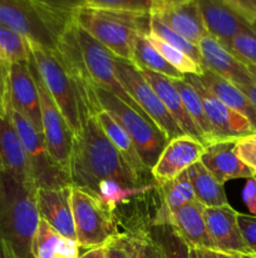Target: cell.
<instances>
[{
    "label": "cell",
    "instance_id": "1",
    "mask_svg": "<svg viewBox=\"0 0 256 258\" xmlns=\"http://www.w3.org/2000/svg\"><path fill=\"white\" fill-rule=\"evenodd\" d=\"M69 180L73 186L92 196L98 184L107 180L127 188H148L105 136L94 113L85 116L79 134L74 138Z\"/></svg>",
    "mask_w": 256,
    "mask_h": 258
},
{
    "label": "cell",
    "instance_id": "19",
    "mask_svg": "<svg viewBox=\"0 0 256 258\" xmlns=\"http://www.w3.org/2000/svg\"><path fill=\"white\" fill-rule=\"evenodd\" d=\"M40 218L65 238L77 241L72 211V185L59 189H38Z\"/></svg>",
    "mask_w": 256,
    "mask_h": 258
},
{
    "label": "cell",
    "instance_id": "29",
    "mask_svg": "<svg viewBox=\"0 0 256 258\" xmlns=\"http://www.w3.org/2000/svg\"><path fill=\"white\" fill-rule=\"evenodd\" d=\"M133 63L138 68H145L152 72L160 73L173 80H182L183 75L173 68L155 47L148 42L147 35H138L135 42L133 49Z\"/></svg>",
    "mask_w": 256,
    "mask_h": 258
},
{
    "label": "cell",
    "instance_id": "21",
    "mask_svg": "<svg viewBox=\"0 0 256 258\" xmlns=\"http://www.w3.org/2000/svg\"><path fill=\"white\" fill-rule=\"evenodd\" d=\"M203 211L205 207L197 201L190 202L172 212L161 223L171 224L191 248L215 249L206 228Z\"/></svg>",
    "mask_w": 256,
    "mask_h": 258
},
{
    "label": "cell",
    "instance_id": "50",
    "mask_svg": "<svg viewBox=\"0 0 256 258\" xmlns=\"http://www.w3.org/2000/svg\"><path fill=\"white\" fill-rule=\"evenodd\" d=\"M247 139H248V140L253 141V143H255V144H256V133H255V134H252V135L247 136Z\"/></svg>",
    "mask_w": 256,
    "mask_h": 258
},
{
    "label": "cell",
    "instance_id": "9",
    "mask_svg": "<svg viewBox=\"0 0 256 258\" xmlns=\"http://www.w3.org/2000/svg\"><path fill=\"white\" fill-rule=\"evenodd\" d=\"M115 76L130 97L137 103L141 110L160 127L168 141L185 135L180 126L176 123L163 103L156 95L155 90L146 81L140 68L132 60L115 57Z\"/></svg>",
    "mask_w": 256,
    "mask_h": 258
},
{
    "label": "cell",
    "instance_id": "37",
    "mask_svg": "<svg viewBox=\"0 0 256 258\" xmlns=\"http://www.w3.org/2000/svg\"><path fill=\"white\" fill-rule=\"evenodd\" d=\"M237 223L246 244L256 253V216L237 213Z\"/></svg>",
    "mask_w": 256,
    "mask_h": 258
},
{
    "label": "cell",
    "instance_id": "31",
    "mask_svg": "<svg viewBox=\"0 0 256 258\" xmlns=\"http://www.w3.org/2000/svg\"><path fill=\"white\" fill-rule=\"evenodd\" d=\"M30 58L28 40L13 30L0 27V63L28 62Z\"/></svg>",
    "mask_w": 256,
    "mask_h": 258
},
{
    "label": "cell",
    "instance_id": "14",
    "mask_svg": "<svg viewBox=\"0 0 256 258\" xmlns=\"http://www.w3.org/2000/svg\"><path fill=\"white\" fill-rule=\"evenodd\" d=\"M9 105L42 131L39 93L28 62L9 64Z\"/></svg>",
    "mask_w": 256,
    "mask_h": 258
},
{
    "label": "cell",
    "instance_id": "26",
    "mask_svg": "<svg viewBox=\"0 0 256 258\" xmlns=\"http://www.w3.org/2000/svg\"><path fill=\"white\" fill-rule=\"evenodd\" d=\"M186 171L192 184L196 201L198 203H201L206 208L227 204L223 184L218 183L201 161L191 165Z\"/></svg>",
    "mask_w": 256,
    "mask_h": 258
},
{
    "label": "cell",
    "instance_id": "30",
    "mask_svg": "<svg viewBox=\"0 0 256 258\" xmlns=\"http://www.w3.org/2000/svg\"><path fill=\"white\" fill-rule=\"evenodd\" d=\"M148 234L157 244L161 258H191V247L171 224L156 222Z\"/></svg>",
    "mask_w": 256,
    "mask_h": 258
},
{
    "label": "cell",
    "instance_id": "44",
    "mask_svg": "<svg viewBox=\"0 0 256 258\" xmlns=\"http://www.w3.org/2000/svg\"><path fill=\"white\" fill-rule=\"evenodd\" d=\"M246 97L250 100V102L252 103L253 107L256 108V82L251 83V85H245V86H236Z\"/></svg>",
    "mask_w": 256,
    "mask_h": 258
},
{
    "label": "cell",
    "instance_id": "32",
    "mask_svg": "<svg viewBox=\"0 0 256 258\" xmlns=\"http://www.w3.org/2000/svg\"><path fill=\"white\" fill-rule=\"evenodd\" d=\"M147 39L153 47L157 49V52L172 66L173 68L178 71V72L185 75H201L203 71V67L198 63H196L195 60L191 59L188 55H186L185 53L181 52V50L176 49V48L171 47L167 43H165L163 40L158 39L157 37L152 34L147 35Z\"/></svg>",
    "mask_w": 256,
    "mask_h": 258
},
{
    "label": "cell",
    "instance_id": "10",
    "mask_svg": "<svg viewBox=\"0 0 256 258\" xmlns=\"http://www.w3.org/2000/svg\"><path fill=\"white\" fill-rule=\"evenodd\" d=\"M28 64L37 83L38 93H39L40 110H42V131L45 143H47L48 151L54 163L69 176V164L75 138L74 133L50 96L42 78L38 75L32 58H29Z\"/></svg>",
    "mask_w": 256,
    "mask_h": 258
},
{
    "label": "cell",
    "instance_id": "16",
    "mask_svg": "<svg viewBox=\"0 0 256 258\" xmlns=\"http://www.w3.org/2000/svg\"><path fill=\"white\" fill-rule=\"evenodd\" d=\"M205 146L188 135L178 136L167 143L151 173L157 183L172 180L200 161Z\"/></svg>",
    "mask_w": 256,
    "mask_h": 258
},
{
    "label": "cell",
    "instance_id": "41",
    "mask_svg": "<svg viewBox=\"0 0 256 258\" xmlns=\"http://www.w3.org/2000/svg\"><path fill=\"white\" fill-rule=\"evenodd\" d=\"M104 258H130L124 243H123L122 234L113 237L107 244H105Z\"/></svg>",
    "mask_w": 256,
    "mask_h": 258
},
{
    "label": "cell",
    "instance_id": "33",
    "mask_svg": "<svg viewBox=\"0 0 256 258\" xmlns=\"http://www.w3.org/2000/svg\"><path fill=\"white\" fill-rule=\"evenodd\" d=\"M148 34L155 35L158 39L163 40V42L167 43L171 47L181 50V52L185 53L186 55H188L191 59H193L196 63L201 64V55L197 45L190 43L187 39H185V38L181 37L180 34L173 32V30L170 29L167 25L161 23L157 18L152 17V15H151L150 33H148Z\"/></svg>",
    "mask_w": 256,
    "mask_h": 258
},
{
    "label": "cell",
    "instance_id": "47",
    "mask_svg": "<svg viewBox=\"0 0 256 258\" xmlns=\"http://www.w3.org/2000/svg\"><path fill=\"white\" fill-rule=\"evenodd\" d=\"M0 258H19L3 238H0Z\"/></svg>",
    "mask_w": 256,
    "mask_h": 258
},
{
    "label": "cell",
    "instance_id": "38",
    "mask_svg": "<svg viewBox=\"0 0 256 258\" xmlns=\"http://www.w3.org/2000/svg\"><path fill=\"white\" fill-rule=\"evenodd\" d=\"M235 151L238 158L256 173V144L247 138L236 141Z\"/></svg>",
    "mask_w": 256,
    "mask_h": 258
},
{
    "label": "cell",
    "instance_id": "35",
    "mask_svg": "<svg viewBox=\"0 0 256 258\" xmlns=\"http://www.w3.org/2000/svg\"><path fill=\"white\" fill-rule=\"evenodd\" d=\"M122 239L130 258H161L160 249L148 232L122 234Z\"/></svg>",
    "mask_w": 256,
    "mask_h": 258
},
{
    "label": "cell",
    "instance_id": "11",
    "mask_svg": "<svg viewBox=\"0 0 256 258\" xmlns=\"http://www.w3.org/2000/svg\"><path fill=\"white\" fill-rule=\"evenodd\" d=\"M183 80L187 81L200 95L216 141H237L256 133L247 118L223 105L210 91L206 90L197 75H185Z\"/></svg>",
    "mask_w": 256,
    "mask_h": 258
},
{
    "label": "cell",
    "instance_id": "46",
    "mask_svg": "<svg viewBox=\"0 0 256 258\" xmlns=\"http://www.w3.org/2000/svg\"><path fill=\"white\" fill-rule=\"evenodd\" d=\"M105 246L97 247V248L87 249L83 254H80L79 258H104Z\"/></svg>",
    "mask_w": 256,
    "mask_h": 258
},
{
    "label": "cell",
    "instance_id": "51",
    "mask_svg": "<svg viewBox=\"0 0 256 258\" xmlns=\"http://www.w3.org/2000/svg\"><path fill=\"white\" fill-rule=\"evenodd\" d=\"M191 258H197V253H196V249L191 248Z\"/></svg>",
    "mask_w": 256,
    "mask_h": 258
},
{
    "label": "cell",
    "instance_id": "3",
    "mask_svg": "<svg viewBox=\"0 0 256 258\" xmlns=\"http://www.w3.org/2000/svg\"><path fill=\"white\" fill-rule=\"evenodd\" d=\"M73 20L115 57L133 60L136 38L148 35L151 14L98 9L82 4L73 10Z\"/></svg>",
    "mask_w": 256,
    "mask_h": 258
},
{
    "label": "cell",
    "instance_id": "5",
    "mask_svg": "<svg viewBox=\"0 0 256 258\" xmlns=\"http://www.w3.org/2000/svg\"><path fill=\"white\" fill-rule=\"evenodd\" d=\"M92 93L95 105L109 113L130 135L141 160L145 166L152 170L168 143V139L152 120H148L131 106L123 102L117 96L112 95L93 83Z\"/></svg>",
    "mask_w": 256,
    "mask_h": 258
},
{
    "label": "cell",
    "instance_id": "27",
    "mask_svg": "<svg viewBox=\"0 0 256 258\" xmlns=\"http://www.w3.org/2000/svg\"><path fill=\"white\" fill-rule=\"evenodd\" d=\"M171 82H172L173 87L177 90L178 95H180L181 100H182L186 112L188 113L191 120L193 121V123L197 127V130L200 131L205 148L211 145V144L216 143L212 128H211L210 122H208L207 117H206L202 101H201V97L197 93V91L183 78L182 80H173V78H171Z\"/></svg>",
    "mask_w": 256,
    "mask_h": 258
},
{
    "label": "cell",
    "instance_id": "49",
    "mask_svg": "<svg viewBox=\"0 0 256 258\" xmlns=\"http://www.w3.org/2000/svg\"><path fill=\"white\" fill-rule=\"evenodd\" d=\"M245 66L247 67V70L250 71V73L252 75V77L255 78V81H256V66H253V64H245Z\"/></svg>",
    "mask_w": 256,
    "mask_h": 258
},
{
    "label": "cell",
    "instance_id": "24",
    "mask_svg": "<svg viewBox=\"0 0 256 258\" xmlns=\"http://www.w3.org/2000/svg\"><path fill=\"white\" fill-rule=\"evenodd\" d=\"M94 116L97 118L98 123L102 127L103 133L105 134L110 143L115 146L118 151L122 154L124 160L127 161L128 165L131 166L133 171L140 176L142 180H147V174L150 173V169L145 166V164L141 160L140 155H138L137 150H136L135 145H133L132 140H131L130 135L125 133L124 128L112 117L108 112L102 110L95 105Z\"/></svg>",
    "mask_w": 256,
    "mask_h": 258
},
{
    "label": "cell",
    "instance_id": "22",
    "mask_svg": "<svg viewBox=\"0 0 256 258\" xmlns=\"http://www.w3.org/2000/svg\"><path fill=\"white\" fill-rule=\"evenodd\" d=\"M140 71L143 75V77L146 78V81L150 83L151 87L155 90L156 95L158 96L161 102L163 103L166 110L170 112L173 120L176 121V123L180 126L183 134L191 136V138L196 139L201 144H203L202 136H201L200 131L197 130L193 121L188 116V113L186 112L182 100H181L177 90L173 87L172 82H171V78L160 75V73L152 72L150 70H145V68H140Z\"/></svg>",
    "mask_w": 256,
    "mask_h": 258
},
{
    "label": "cell",
    "instance_id": "18",
    "mask_svg": "<svg viewBox=\"0 0 256 258\" xmlns=\"http://www.w3.org/2000/svg\"><path fill=\"white\" fill-rule=\"evenodd\" d=\"M197 47L201 55V66L206 70L216 73L235 86H245L256 82L247 67L236 59L210 34H206Z\"/></svg>",
    "mask_w": 256,
    "mask_h": 258
},
{
    "label": "cell",
    "instance_id": "7",
    "mask_svg": "<svg viewBox=\"0 0 256 258\" xmlns=\"http://www.w3.org/2000/svg\"><path fill=\"white\" fill-rule=\"evenodd\" d=\"M72 211L75 237L80 248L103 247L118 236L109 208L92 194L72 185Z\"/></svg>",
    "mask_w": 256,
    "mask_h": 258
},
{
    "label": "cell",
    "instance_id": "23",
    "mask_svg": "<svg viewBox=\"0 0 256 258\" xmlns=\"http://www.w3.org/2000/svg\"><path fill=\"white\" fill-rule=\"evenodd\" d=\"M198 78L206 90L210 91L223 105L247 118L256 131V108L235 85L206 68H203L202 73L198 75Z\"/></svg>",
    "mask_w": 256,
    "mask_h": 258
},
{
    "label": "cell",
    "instance_id": "39",
    "mask_svg": "<svg viewBox=\"0 0 256 258\" xmlns=\"http://www.w3.org/2000/svg\"><path fill=\"white\" fill-rule=\"evenodd\" d=\"M9 107V66L0 63V115H8Z\"/></svg>",
    "mask_w": 256,
    "mask_h": 258
},
{
    "label": "cell",
    "instance_id": "40",
    "mask_svg": "<svg viewBox=\"0 0 256 258\" xmlns=\"http://www.w3.org/2000/svg\"><path fill=\"white\" fill-rule=\"evenodd\" d=\"M228 5L240 13L253 27L256 22V0H225Z\"/></svg>",
    "mask_w": 256,
    "mask_h": 258
},
{
    "label": "cell",
    "instance_id": "13",
    "mask_svg": "<svg viewBox=\"0 0 256 258\" xmlns=\"http://www.w3.org/2000/svg\"><path fill=\"white\" fill-rule=\"evenodd\" d=\"M203 217L213 248L228 254L252 253L238 227L237 212L230 204L205 207Z\"/></svg>",
    "mask_w": 256,
    "mask_h": 258
},
{
    "label": "cell",
    "instance_id": "34",
    "mask_svg": "<svg viewBox=\"0 0 256 258\" xmlns=\"http://www.w3.org/2000/svg\"><path fill=\"white\" fill-rule=\"evenodd\" d=\"M226 49L243 64L256 66V30L248 29L238 33L226 45Z\"/></svg>",
    "mask_w": 256,
    "mask_h": 258
},
{
    "label": "cell",
    "instance_id": "43",
    "mask_svg": "<svg viewBox=\"0 0 256 258\" xmlns=\"http://www.w3.org/2000/svg\"><path fill=\"white\" fill-rule=\"evenodd\" d=\"M196 253H197V258H233L232 254L211 248H198L196 249Z\"/></svg>",
    "mask_w": 256,
    "mask_h": 258
},
{
    "label": "cell",
    "instance_id": "20",
    "mask_svg": "<svg viewBox=\"0 0 256 258\" xmlns=\"http://www.w3.org/2000/svg\"><path fill=\"white\" fill-rule=\"evenodd\" d=\"M235 140L216 141L206 146L200 161L221 184L233 179H248L256 175L235 151Z\"/></svg>",
    "mask_w": 256,
    "mask_h": 258
},
{
    "label": "cell",
    "instance_id": "42",
    "mask_svg": "<svg viewBox=\"0 0 256 258\" xmlns=\"http://www.w3.org/2000/svg\"><path fill=\"white\" fill-rule=\"evenodd\" d=\"M243 203L246 204L251 216H256V175L248 178L242 190Z\"/></svg>",
    "mask_w": 256,
    "mask_h": 258
},
{
    "label": "cell",
    "instance_id": "45",
    "mask_svg": "<svg viewBox=\"0 0 256 258\" xmlns=\"http://www.w3.org/2000/svg\"><path fill=\"white\" fill-rule=\"evenodd\" d=\"M40 2H44L47 4L54 5L58 8H64V9H70L73 10L74 8H77L78 5H82L79 3H75L73 0H40Z\"/></svg>",
    "mask_w": 256,
    "mask_h": 258
},
{
    "label": "cell",
    "instance_id": "6",
    "mask_svg": "<svg viewBox=\"0 0 256 258\" xmlns=\"http://www.w3.org/2000/svg\"><path fill=\"white\" fill-rule=\"evenodd\" d=\"M67 32L72 40L78 59L82 64L83 71L89 78L90 83L117 96L123 102L131 106L133 110L151 120L141 110L140 106L130 97V95L125 92L124 88L118 81L114 67L115 55L108 48L100 44L97 39H94L92 35L88 34L84 29H82L77 23H74V20H72V23L68 25Z\"/></svg>",
    "mask_w": 256,
    "mask_h": 258
},
{
    "label": "cell",
    "instance_id": "2",
    "mask_svg": "<svg viewBox=\"0 0 256 258\" xmlns=\"http://www.w3.org/2000/svg\"><path fill=\"white\" fill-rule=\"evenodd\" d=\"M37 190L0 173V238L19 258H33V239L42 219Z\"/></svg>",
    "mask_w": 256,
    "mask_h": 258
},
{
    "label": "cell",
    "instance_id": "17",
    "mask_svg": "<svg viewBox=\"0 0 256 258\" xmlns=\"http://www.w3.org/2000/svg\"><path fill=\"white\" fill-rule=\"evenodd\" d=\"M0 173L37 188L24 146L8 115H0Z\"/></svg>",
    "mask_w": 256,
    "mask_h": 258
},
{
    "label": "cell",
    "instance_id": "12",
    "mask_svg": "<svg viewBox=\"0 0 256 258\" xmlns=\"http://www.w3.org/2000/svg\"><path fill=\"white\" fill-rule=\"evenodd\" d=\"M150 14L195 45L208 34L195 0H153Z\"/></svg>",
    "mask_w": 256,
    "mask_h": 258
},
{
    "label": "cell",
    "instance_id": "8",
    "mask_svg": "<svg viewBox=\"0 0 256 258\" xmlns=\"http://www.w3.org/2000/svg\"><path fill=\"white\" fill-rule=\"evenodd\" d=\"M8 116L24 146L37 188L59 189L72 185L68 174L64 173L50 156L42 131L38 130L10 105L8 107Z\"/></svg>",
    "mask_w": 256,
    "mask_h": 258
},
{
    "label": "cell",
    "instance_id": "28",
    "mask_svg": "<svg viewBox=\"0 0 256 258\" xmlns=\"http://www.w3.org/2000/svg\"><path fill=\"white\" fill-rule=\"evenodd\" d=\"M158 184L162 189L163 197V208L158 214V223L165 222V219L172 212L177 211L178 208L190 203V202L196 201L195 191H193L192 184L188 179L187 171H183L182 174H180L177 178L172 179V180Z\"/></svg>",
    "mask_w": 256,
    "mask_h": 258
},
{
    "label": "cell",
    "instance_id": "52",
    "mask_svg": "<svg viewBox=\"0 0 256 258\" xmlns=\"http://www.w3.org/2000/svg\"><path fill=\"white\" fill-rule=\"evenodd\" d=\"M73 2H75V3H79V4H84V2H85V0H73Z\"/></svg>",
    "mask_w": 256,
    "mask_h": 258
},
{
    "label": "cell",
    "instance_id": "36",
    "mask_svg": "<svg viewBox=\"0 0 256 258\" xmlns=\"http://www.w3.org/2000/svg\"><path fill=\"white\" fill-rule=\"evenodd\" d=\"M153 0H85L84 5L108 10L131 13H148L152 9Z\"/></svg>",
    "mask_w": 256,
    "mask_h": 258
},
{
    "label": "cell",
    "instance_id": "4",
    "mask_svg": "<svg viewBox=\"0 0 256 258\" xmlns=\"http://www.w3.org/2000/svg\"><path fill=\"white\" fill-rule=\"evenodd\" d=\"M73 10L40 0H0V27L18 33L29 42L57 48L72 23Z\"/></svg>",
    "mask_w": 256,
    "mask_h": 258
},
{
    "label": "cell",
    "instance_id": "48",
    "mask_svg": "<svg viewBox=\"0 0 256 258\" xmlns=\"http://www.w3.org/2000/svg\"><path fill=\"white\" fill-rule=\"evenodd\" d=\"M233 258H256V253H241L232 254Z\"/></svg>",
    "mask_w": 256,
    "mask_h": 258
},
{
    "label": "cell",
    "instance_id": "53",
    "mask_svg": "<svg viewBox=\"0 0 256 258\" xmlns=\"http://www.w3.org/2000/svg\"><path fill=\"white\" fill-rule=\"evenodd\" d=\"M253 28H255V30H256V22H255V24H253Z\"/></svg>",
    "mask_w": 256,
    "mask_h": 258
},
{
    "label": "cell",
    "instance_id": "15",
    "mask_svg": "<svg viewBox=\"0 0 256 258\" xmlns=\"http://www.w3.org/2000/svg\"><path fill=\"white\" fill-rule=\"evenodd\" d=\"M203 25L212 38L226 47L241 32L255 29L225 0H195Z\"/></svg>",
    "mask_w": 256,
    "mask_h": 258
},
{
    "label": "cell",
    "instance_id": "25",
    "mask_svg": "<svg viewBox=\"0 0 256 258\" xmlns=\"http://www.w3.org/2000/svg\"><path fill=\"white\" fill-rule=\"evenodd\" d=\"M77 241L60 236L44 219H40L33 239V258H79Z\"/></svg>",
    "mask_w": 256,
    "mask_h": 258
}]
</instances>
